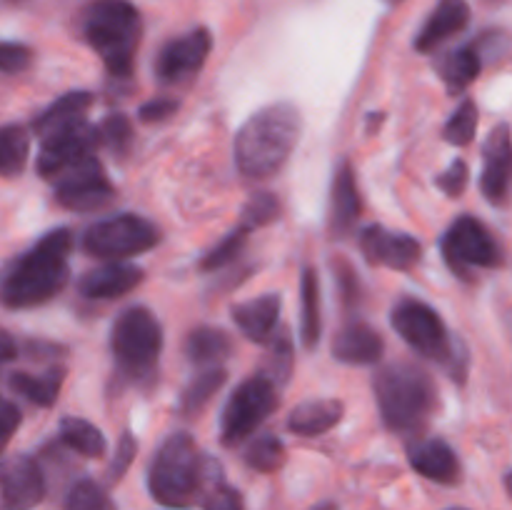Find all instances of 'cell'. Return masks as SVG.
<instances>
[{
	"mask_svg": "<svg viewBox=\"0 0 512 510\" xmlns=\"http://www.w3.org/2000/svg\"><path fill=\"white\" fill-rule=\"evenodd\" d=\"M70 250L73 233L68 228L45 233L5 270L0 278V303L10 310H23L58 298L70 280Z\"/></svg>",
	"mask_w": 512,
	"mask_h": 510,
	"instance_id": "cell-1",
	"label": "cell"
},
{
	"mask_svg": "<svg viewBox=\"0 0 512 510\" xmlns=\"http://www.w3.org/2000/svg\"><path fill=\"white\" fill-rule=\"evenodd\" d=\"M303 120L295 105L275 103L250 115L235 138V163L245 178H273L298 145Z\"/></svg>",
	"mask_w": 512,
	"mask_h": 510,
	"instance_id": "cell-2",
	"label": "cell"
},
{
	"mask_svg": "<svg viewBox=\"0 0 512 510\" xmlns=\"http://www.w3.org/2000/svg\"><path fill=\"white\" fill-rule=\"evenodd\" d=\"M385 428L400 435L423 430L438 408V388L425 368L415 363H390L373 380Z\"/></svg>",
	"mask_w": 512,
	"mask_h": 510,
	"instance_id": "cell-3",
	"label": "cell"
},
{
	"mask_svg": "<svg viewBox=\"0 0 512 510\" xmlns=\"http://www.w3.org/2000/svg\"><path fill=\"white\" fill-rule=\"evenodd\" d=\"M218 478V463L203 458L188 433H173L163 440L150 463L148 488L158 503L183 508Z\"/></svg>",
	"mask_w": 512,
	"mask_h": 510,
	"instance_id": "cell-4",
	"label": "cell"
},
{
	"mask_svg": "<svg viewBox=\"0 0 512 510\" xmlns=\"http://www.w3.org/2000/svg\"><path fill=\"white\" fill-rule=\"evenodd\" d=\"M80 33L113 78L133 73L143 20L130 0H93L80 15Z\"/></svg>",
	"mask_w": 512,
	"mask_h": 510,
	"instance_id": "cell-5",
	"label": "cell"
},
{
	"mask_svg": "<svg viewBox=\"0 0 512 510\" xmlns=\"http://www.w3.org/2000/svg\"><path fill=\"white\" fill-rule=\"evenodd\" d=\"M390 323L400 338L425 358H433L450 373V378L463 383L468 373V353L458 338H450L443 318L428 303L415 298L400 300L390 313Z\"/></svg>",
	"mask_w": 512,
	"mask_h": 510,
	"instance_id": "cell-6",
	"label": "cell"
},
{
	"mask_svg": "<svg viewBox=\"0 0 512 510\" xmlns=\"http://www.w3.org/2000/svg\"><path fill=\"white\" fill-rule=\"evenodd\" d=\"M118 373L133 383H145L155 373L163 350V328L153 310L145 305H133L123 310L110 330Z\"/></svg>",
	"mask_w": 512,
	"mask_h": 510,
	"instance_id": "cell-7",
	"label": "cell"
},
{
	"mask_svg": "<svg viewBox=\"0 0 512 510\" xmlns=\"http://www.w3.org/2000/svg\"><path fill=\"white\" fill-rule=\"evenodd\" d=\"M160 243V230L143 215L120 213L98 220L83 235V248L88 255L105 260L130 258Z\"/></svg>",
	"mask_w": 512,
	"mask_h": 510,
	"instance_id": "cell-8",
	"label": "cell"
},
{
	"mask_svg": "<svg viewBox=\"0 0 512 510\" xmlns=\"http://www.w3.org/2000/svg\"><path fill=\"white\" fill-rule=\"evenodd\" d=\"M275 408H278V388L273 385V380L265 378L263 373L243 380L233 390L223 410V420H220L223 445L233 448V445L248 440Z\"/></svg>",
	"mask_w": 512,
	"mask_h": 510,
	"instance_id": "cell-9",
	"label": "cell"
},
{
	"mask_svg": "<svg viewBox=\"0 0 512 510\" xmlns=\"http://www.w3.org/2000/svg\"><path fill=\"white\" fill-rule=\"evenodd\" d=\"M440 248L458 275H468L473 268H500L505 260L495 235L473 215H460L445 230Z\"/></svg>",
	"mask_w": 512,
	"mask_h": 510,
	"instance_id": "cell-10",
	"label": "cell"
},
{
	"mask_svg": "<svg viewBox=\"0 0 512 510\" xmlns=\"http://www.w3.org/2000/svg\"><path fill=\"white\" fill-rule=\"evenodd\" d=\"M95 148H98V130L85 120H78V123L45 135L35 168H38L40 178L55 180L73 170L75 165L95 158Z\"/></svg>",
	"mask_w": 512,
	"mask_h": 510,
	"instance_id": "cell-11",
	"label": "cell"
},
{
	"mask_svg": "<svg viewBox=\"0 0 512 510\" xmlns=\"http://www.w3.org/2000/svg\"><path fill=\"white\" fill-rule=\"evenodd\" d=\"M115 198V188L105 178L103 165L98 158H90L85 163L75 165L73 170L55 178V200L63 208L75 210V213H90L100 210Z\"/></svg>",
	"mask_w": 512,
	"mask_h": 510,
	"instance_id": "cell-12",
	"label": "cell"
},
{
	"mask_svg": "<svg viewBox=\"0 0 512 510\" xmlns=\"http://www.w3.org/2000/svg\"><path fill=\"white\" fill-rule=\"evenodd\" d=\"M213 38L205 28H195L180 38L170 40L160 48L158 60H155V75L163 85H175L190 80L200 73V68L208 60Z\"/></svg>",
	"mask_w": 512,
	"mask_h": 510,
	"instance_id": "cell-13",
	"label": "cell"
},
{
	"mask_svg": "<svg viewBox=\"0 0 512 510\" xmlns=\"http://www.w3.org/2000/svg\"><path fill=\"white\" fill-rule=\"evenodd\" d=\"M45 478L30 455L0 460V510H30L43 500Z\"/></svg>",
	"mask_w": 512,
	"mask_h": 510,
	"instance_id": "cell-14",
	"label": "cell"
},
{
	"mask_svg": "<svg viewBox=\"0 0 512 510\" xmlns=\"http://www.w3.org/2000/svg\"><path fill=\"white\" fill-rule=\"evenodd\" d=\"M360 250L370 265H383L393 270H410L420 263V255H423V248L413 235L395 233L383 225H368L363 230Z\"/></svg>",
	"mask_w": 512,
	"mask_h": 510,
	"instance_id": "cell-15",
	"label": "cell"
},
{
	"mask_svg": "<svg viewBox=\"0 0 512 510\" xmlns=\"http://www.w3.org/2000/svg\"><path fill=\"white\" fill-rule=\"evenodd\" d=\"M483 178L480 188L483 195L495 205H503L508 198L510 188V128L508 123H500L490 133L488 143L483 150Z\"/></svg>",
	"mask_w": 512,
	"mask_h": 510,
	"instance_id": "cell-16",
	"label": "cell"
},
{
	"mask_svg": "<svg viewBox=\"0 0 512 510\" xmlns=\"http://www.w3.org/2000/svg\"><path fill=\"white\" fill-rule=\"evenodd\" d=\"M408 460L413 470H418L423 478L435 483H458L460 463L455 450L440 438H420L408 445Z\"/></svg>",
	"mask_w": 512,
	"mask_h": 510,
	"instance_id": "cell-17",
	"label": "cell"
},
{
	"mask_svg": "<svg viewBox=\"0 0 512 510\" xmlns=\"http://www.w3.org/2000/svg\"><path fill=\"white\" fill-rule=\"evenodd\" d=\"M470 23V5L465 0H440L438 8L425 20L423 30L415 38V50L418 53H433L435 48L458 35L460 30L468 28Z\"/></svg>",
	"mask_w": 512,
	"mask_h": 510,
	"instance_id": "cell-18",
	"label": "cell"
},
{
	"mask_svg": "<svg viewBox=\"0 0 512 510\" xmlns=\"http://www.w3.org/2000/svg\"><path fill=\"white\" fill-rule=\"evenodd\" d=\"M360 210H363V203H360L353 165L340 163L333 180V198H330V233L335 238H345L358 223Z\"/></svg>",
	"mask_w": 512,
	"mask_h": 510,
	"instance_id": "cell-19",
	"label": "cell"
},
{
	"mask_svg": "<svg viewBox=\"0 0 512 510\" xmlns=\"http://www.w3.org/2000/svg\"><path fill=\"white\" fill-rule=\"evenodd\" d=\"M140 280H143V270L138 265L110 263L85 273L78 288L90 300H113L138 288Z\"/></svg>",
	"mask_w": 512,
	"mask_h": 510,
	"instance_id": "cell-20",
	"label": "cell"
},
{
	"mask_svg": "<svg viewBox=\"0 0 512 510\" xmlns=\"http://www.w3.org/2000/svg\"><path fill=\"white\" fill-rule=\"evenodd\" d=\"M383 335L368 323H350L335 335L333 355L335 360L348 365H373L383 358Z\"/></svg>",
	"mask_w": 512,
	"mask_h": 510,
	"instance_id": "cell-21",
	"label": "cell"
},
{
	"mask_svg": "<svg viewBox=\"0 0 512 510\" xmlns=\"http://www.w3.org/2000/svg\"><path fill=\"white\" fill-rule=\"evenodd\" d=\"M280 318V295L265 293L260 298L248 300L233 308V320L245 338L255 340V343H268L270 335L278 328Z\"/></svg>",
	"mask_w": 512,
	"mask_h": 510,
	"instance_id": "cell-22",
	"label": "cell"
},
{
	"mask_svg": "<svg viewBox=\"0 0 512 510\" xmlns=\"http://www.w3.org/2000/svg\"><path fill=\"white\" fill-rule=\"evenodd\" d=\"M343 413V403L335 398L308 400V403H300L290 413L288 428L295 435H303V438H315V435H323L328 430H333L343 420Z\"/></svg>",
	"mask_w": 512,
	"mask_h": 510,
	"instance_id": "cell-23",
	"label": "cell"
},
{
	"mask_svg": "<svg viewBox=\"0 0 512 510\" xmlns=\"http://www.w3.org/2000/svg\"><path fill=\"white\" fill-rule=\"evenodd\" d=\"M93 103L95 98L93 93H88V90H73V93H65L63 98H58L53 105H48V108L33 120L35 135L45 138V135L65 128V125H73L78 123V120H85L83 118L85 110H88Z\"/></svg>",
	"mask_w": 512,
	"mask_h": 510,
	"instance_id": "cell-24",
	"label": "cell"
},
{
	"mask_svg": "<svg viewBox=\"0 0 512 510\" xmlns=\"http://www.w3.org/2000/svg\"><path fill=\"white\" fill-rule=\"evenodd\" d=\"M230 350H233L230 335L213 325H200L185 340V355L190 363L200 365V368H215L228 358Z\"/></svg>",
	"mask_w": 512,
	"mask_h": 510,
	"instance_id": "cell-25",
	"label": "cell"
},
{
	"mask_svg": "<svg viewBox=\"0 0 512 510\" xmlns=\"http://www.w3.org/2000/svg\"><path fill=\"white\" fill-rule=\"evenodd\" d=\"M300 333H303L305 348H318L323 315H320V280L315 268H305L303 280H300Z\"/></svg>",
	"mask_w": 512,
	"mask_h": 510,
	"instance_id": "cell-26",
	"label": "cell"
},
{
	"mask_svg": "<svg viewBox=\"0 0 512 510\" xmlns=\"http://www.w3.org/2000/svg\"><path fill=\"white\" fill-rule=\"evenodd\" d=\"M480 70H483V55L475 45H463L438 63V73L450 93H463L470 83L478 80Z\"/></svg>",
	"mask_w": 512,
	"mask_h": 510,
	"instance_id": "cell-27",
	"label": "cell"
},
{
	"mask_svg": "<svg viewBox=\"0 0 512 510\" xmlns=\"http://www.w3.org/2000/svg\"><path fill=\"white\" fill-rule=\"evenodd\" d=\"M65 368L55 365V368L45 370L43 375H30V373H13L10 378V388L18 395H23L30 403L40 405V408H50L58 400L60 388H63Z\"/></svg>",
	"mask_w": 512,
	"mask_h": 510,
	"instance_id": "cell-28",
	"label": "cell"
},
{
	"mask_svg": "<svg viewBox=\"0 0 512 510\" xmlns=\"http://www.w3.org/2000/svg\"><path fill=\"white\" fill-rule=\"evenodd\" d=\"M225 378H228V373H225L223 365L205 368L198 378L190 380L188 388H185L183 395H180V405H178L180 413H183L185 418H193V415H198L200 410H203L205 405L213 400V395L223 388Z\"/></svg>",
	"mask_w": 512,
	"mask_h": 510,
	"instance_id": "cell-29",
	"label": "cell"
},
{
	"mask_svg": "<svg viewBox=\"0 0 512 510\" xmlns=\"http://www.w3.org/2000/svg\"><path fill=\"white\" fill-rule=\"evenodd\" d=\"M30 153V135L23 125H0V175L15 178L23 173Z\"/></svg>",
	"mask_w": 512,
	"mask_h": 510,
	"instance_id": "cell-30",
	"label": "cell"
},
{
	"mask_svg": "<svg viewBox=\"0 0 512 510\" xmlns=\"http://www.w3.org/2000/svg\"><path fill=\"white\" fill-rule=\"evenodd\" d=\"M60 440L75 453L85 458H100L108 450L105 435L93 423L83 418H63L60 420Z\"/></svg>",
	"mask_w": 512,
	"mask_h": 510,
	"instance_id": "cell-31",
	"label": "cell"
},
{
	"mask_svg": "<svg viewBox=\"0 0 512 510\" xmlns=\"http://www.w3.org/2000/svg\"><path fill=\"white\" fill-rule=\"evenodd\" d=\"M245 463L260 473H273L285 463V445L278 435L263 433L245 450Z\"/></svg>",
	"mask_w": 512,
	"mask_h": 510,
	"instance_id": "cell-32",
	"label": "cell"
},
{
	"mask_svg": "<svg viewBox=\"0 0 512 510\" xmlns=\"http://www.w3.org/2000/svg\"><path fill=\"white\" fill-rule=\"evenodd\" d=\"M293 373V340L288 333L270 335L268 340V360H265V378L273 380L275 388H283Z\"/></svg>",
	"mask_w": 512,
	"mask_h": 510,
	"instance_id": "cell-33",
	"label": "cell"
},
{
	"mask_svg": "<svg viewBox=\"0 0 512 510\" xmlns=\"http://www.w3.org/2000/svg\"><path fill=\"white\" fill-rule=\"evenodd\" d=\"M95 130H98V145H105L115 155H125L133 145V123L123 113L105 115V120Z\"/></svg>",
	"mask_w": 512,
	"mask_h": 510,
	"instance_id": "cell-34",
	"label": "cell"
},
{
	"mask_svg": "<svg viewBox=\"0 0 512 510\" xmlns=\"http://www.w3.org/2000/svg\"><path fill=\"white\" fill-rule=\"evenodd\" d=\"M475 130H478V108H475L473 100H463L460 108L450 115L448 125H445V140L450 145H468L475 138Z\"/></svg>",
	"mask_w": 512,
	"mask_h": 510,
	"instance_id": "cell-35",
	"label": "cell"
},
{
	"mask_svg": "<svg viewBox=\"0 0 512 510\" xmlns=\"http://www.w3.org/2000/svg\"><path fill=\"white\" fill-rule=\"evenodd\" d=\"M248 235H250V230L243 228V225H238V228H235L233 233L225 235V238L220 240L213 250H208V253H205L200 268L218 270V268H223V265L233 263V260L243 253L245 243H248Z\"/></svg>",
	"mask_w": 512,
	"mask_h": 510,
	"instance_id": "cell-36",
	"label": "cell"
},
{
	"mask_svg": "<svg viewBox=\"0 0 512 510\" xmlns=\"http://www.w3.org/2000/svg\"><path fill=\"white\" fill-rule=\"evenodd\" d=\"M278 215H280V200L275 198L273 193H255L253 198L245 203L240 225L253 233L255 228H263V225H270L273 220H278Z\"/></svg>",
	"mask_w": 512,
	"mask_h": 510,
	"instance_id": "cell-37",
	"label": "cell"
},
{
	"mask_svg": "<svg viewBox=\"0 0 512 510\" xmlns=\"http://www.w3.org/2000/svg\"><path fill=\"white\" fill-rule=\"evenodd\" d=\"M65 510H110V500L98 483L78 480L65 498Z\"/></svg>",
	"mask_w": 512,
	"mask_h": 510,
	"instance_id": "cell-38",
	"label": "cell"
},
{
	"mask_svg": "<svg viewBox=\"0 0 512 510\" xmlns=\"http://www.w3.org/2000/svg\"><path fill=\"white\" fill-rule=\"evenodd\" d=\"M205 510H245L243 495L218 478L205 488Z\"/></svg>",
	"mask_w": 512,
	"mask_h": 510,
	"instance_id": "cell-39",
	"label": "cell"
},
{
	"mask_svg": "<svg viewBox=\"0 0 512 510\" xmlns=\"http://www.w3.org/2000/svg\"><path fill=\"white\" fill-rule=\"evenodd\" d=\"M30 53L28 45L23 43H0V73L5 75H18L30 68Z\"/></svg>",
	"mask_w": 512,
	"mask_h": 510,
	"instance_id": "cell-40",
	"label": "cell"
},
{
	"mask_svg": "<svg viewBox=\"0 0 512 510\" xmlns=\"http://www.w3.org/2000/svg\"><path fill=\"white\" fill-rule=\"evenodd\" d=\"M135 453H138V440L133 438V433H123L118 448H115L113 463H110V470H108V475L113 483H118V480L125 475V470L133 465Z\"/></svg>",
	"mask_w": 512,
	"mask_h": 510,
	"instance_id": "cell-41",
	"label": "cell"
},
{
	"mask_svg": "<svg viewBox=\"0 0 512 510\" xmlns=\"http://www.w3.org/2000/svg\"><path fill=\"white\" fill-rule=\"evenodd\" d=\"M438 188L450 198H458L468 188V165L463 160H455L443 175H438Z\"/></svg>",
	"mask_w": 512,
	"mask_h": 510,
	"instance_id": "cell-42",
	"label": "cell"
},
{
	"mask_svg": "<svg viewBox=\"0 0 512 510\" xmlns=\"http://www.w3.org/2000/svg\"><path fill=\"white\" fill-rule=\"evenodd\" d=\"M20 428V410L13 400H8L5 395H0V453L5 450V445L10 443V438L15 435V430Z\"/></svg>",
	"mask_w": 512,
	"mask_h": 510,
	"instance_id": "cell-43",
	"label": "cell"
},
{
	"mask_svg": "<svg viewBox=\"0 0 512 510\" xmlns=\"http://www.w3.org/2000/svg\"><path fill=\"white\" fill-rule=\"evenodd\" d=\"M175 110H178V100L155 98L150 100V103H145L143 108L138 110V115L143 123H160V120H168Z\"/></svg>",
	"mask_w": 512,
	"mask_h": 510,
	"instance_id": "cell-44",
	"label": "cell"
},
{
	"mask_svg": "<svg viewBox=\"0 0 512 510\" xmlns=\"http://www.w3.org/2000/svg\"><path fill=\"white\" fill-rule=\"evenodd\" d=\"M338 283H340V295H343L345 305H355L360 300L358 293V278H355V270L350 265L338 263Z\"/></svg>",
	"mask_w": 512,
	"mask_h": 510,
	"instance_id": "cell-45",
	"label": "cell"
},
{
	"mask_svg": "<svg viewBox=\"0 0 512 510\" xmlns=\"http://www.w3.org/2000/svg\"><path fill=\"white\" fill-rule=\"evenodd\" d=\"M18 358V345H15L13 335L0 330V368H5L8 363Z\"/></svg>",
	"mask_w": 512,
	"mask_h": 510,
	"instance_id": "cell-46",
	"label": "cell"
},
{
	"mask_svg": "<svg viewBox=\"0 0 512 510\" xmlns=\"http://www.w3.org/2000/svg\"><path fill=\"white\" fill-rule=\"evenodd\" d=\"M388 3H393V5H395V3H400V0H388Z\"/></svg>",
	"mask_w": 512,
	"mask_h": 510,
	"instance_id": "cell-47",
	"label": "cell"
},
{
	"mask_svg": "<svg viewBox=\"0 0 512 510\" xmlns=\"http://www.w3.org/2000/svg\"><path fill=\"white\" fill-rule=\"evenodd\" d=\"M453 510H463V508H453Z\"/></svg>",
	"mask_w": 512,
	"mask_h": 510,
	"instance_id": "cell-48",
	"label": "cell"
}]
</instances>
